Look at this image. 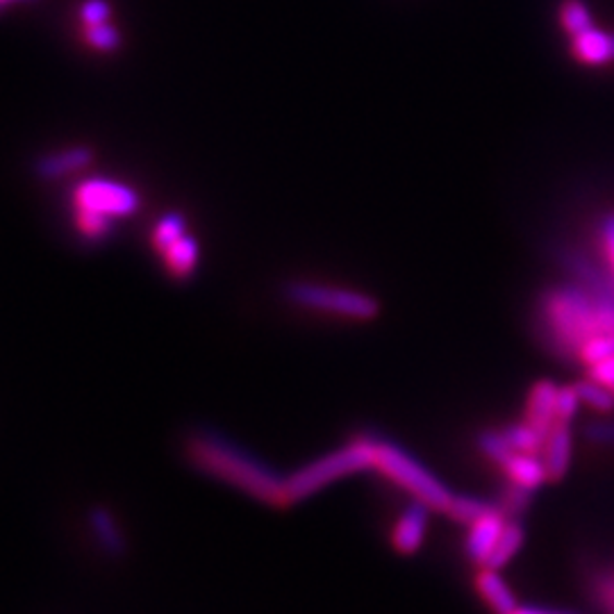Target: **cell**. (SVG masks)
Listing matches in <instances>:
<instances>
[{"label": "cell", "mask_w": 614, "mask_h": 614, "mask_svg": "<svg viewBox=\"0 0 614 614\" xmlns=\"http://www.w3.org/2000/svg\"><path fill=\"white\" fill-rule=\"evenodd\" d=\"M537 333L553 355L578 362L585 343L614 335V301L576 280L549 287L537 303Z\"/></svg>", "instance_id": "1"}, {"label": "cell", "mask_w": 614, "mask_h": 614, "mask_svg": "<svg viewBox=\"0 0 614 614\" xmlns=\"http://www.w3.org/2000/svg\"><path fill=\"white\" fill-rule=\"evenodd\" d=\"M187 455L193 466L224 480L260 503L287 508V476H280L272 466L260 462L249 451L233 444V441L214 430L193 433L187 439Z\"/></svg>", "instance_id": "2"}, {"label": "cell", "mask_w": 614, "mask_h": 614, "mask_svg": "<svg viewBox=\"0 0 614 614\" xmlns=\"http://www.w3.org/2000/svg\"><path fill=\"white\" fill-rule=\"evenodd\" d=\"M368 437L374 453V469L380 472L391 483H397L405 491H410L412 499L424 501L433 510L444 512L453 499V491L441 483L426 464H422L414 455L397 447L394 441Z\"/></svg>", "instance_id": "3"}, {"label": "cell", "mask_w": 614, "mask_h": 614, "mask_svg": "<svg viewBox=\"0 0 614 614\" xmlns=\"http://www.w3.org/2000/svg\"><path fill=\"white\" fill-rule=\"evenodd\" d=\"M366 469H374V453L372 444H368V437L364 435L351 441V444L316 458L314 462L301 466L299 472L287 476L289 505L305 501L308 497L316 494V491H322L339 478H347Z\"/></svg>", "instance_id": "4"}, {"label": "cell", "mask_w": 614, "mask_h": 614, "mask_svg": "<svg viewBox=\"0 0 614 614\" xmlns=\"http://www.w3.org/2000/svg\"><path fill=\"white\" fill-rule=\"evenodd\" d=\"M283 297L305 310L339 314L355 322H372L380 314V303L372 293L347 287H330L310 280H289L283 287Z\"/></svg>", "instance_id": "5"}, {"label": "cell", "mask_w": 614, "mask_h": 614, "mask_svg": "<svg viewBox=\"0 0 614 614\" xmlns=\"http://www.w3.org/2000/svg\"><path fill=\"white\" fill-rule=\"evenodd\" d=\"M71 205L73 210L98 212L110 218H126L139 212L141 196L137 189L123 183L108 178H89L73 189Z\"/></svg>", "instance_id": "6"}, {"label": "cell", "mask_w": 614, "mask_h": 614, "mask_svg": "<svg viewBox=\"0 0 614 614\" xmlns=\"http://www.w3.org/2000/svg\"><path fill=\"white\" fill-rule=\"evenodd\" d=\"M96 160V151L87 143H78V146H68V149L55 151L41 155L39 160H35L33 164V174L37 180L41 183H55L60 178H66L76 171H85L93 164Z\"/></svg>", "instance_id": "7"}, {"label": "cell", "mask_w": 614, "mask_h": 614, "mask_svg": "<svg viewBox=\"0 0 614 614\" xmlns=\"http://www.w3.org/2000/svg\"><path fill=\"white\" fill-rule=\"evenodd\" d=\"M430 505H426L424 501H412L403 512L399 522L394 524V530H391V544L401 553V555H412L419 551L426 542V532H428V514H430Z\"/></svg>", "instance_id": "8"}, {"label": "cell", "mask_w": 614, "mask_h": 614, "mask_svg": "<svg viewBox=\"0 0 614 614\" xmlns=\"http://www.w3.org/2000/svg\"><path fill=\"white\" fill-rule=\"evenodd\" d=\"M505 524H508V519H505V512L501 508L491 510L489 514H485V517L474 522L469 526V535H466V542H464L466 555H469L476 564H483V567H485L491 551H494V547L499 542V537H501Z\"/></svg>", "instance_id": "9"}, {"label": "cell", "mask_w": 614, "mask_h": 614, "mask_svg": "<svg viewBox=\"0 0 614 614\" xmlns=\"http://www.w3.org/2000/svg\"><path fill=\"white\" fill-rule=\"evenodd\" d=\"M572 55L585 66H605L614 62V33L597 26L572 37Z\"/></svg>", "instance_id": "10"}, {"label": "cell", "mask_w": 614, "mask_h": 614, "mask_svg": "<svg viewBox=\"0 0 614 614\" xmlns=\"http://www.w3.org/2000/svg\"><path fill=\"white\" fill-rule=\"evenodd\" d=\"M557 389L560 385L551 380H539L530 387V394L526 401V422L542 435H549V430L557 422V416H555Z\"/></svg>", "instance_id": "11"}, {"label": "cell", "mask_w": 614, "mask_h": 614, "mask_svg": "<svg viewBox=\"0 0 614 614\" xmlns=\"http://www.w3.org/2000/svg\"><path fill=\"white\" fill-rule=\"evenodd\" d=\"M501 469L510 483H517L528 489H539L549 480V472L544 458L539 453H526V451H512L501 464Z\"/></svg>", "instance_id": "12"}, {"label": "cell", "mask_w": 614, "mask_h": 614, "mask_svg": "<svg viewBox=\"0 0 614 614\" xmlns=\"http://www.w3.org/2000/svg\"><path fill=\"white\" fill-rule=\"evenodd\" d=\"M572 447L574 444H572V428H569V424L555 422L553 428L547 435L544 449H542V458H544V464H547L549 478L560 480V478H564V474L569 472Z\"/></svg>", "instance_id": "13"}, {"label": "cell", "mask_w": 614, "mask_h": 614, "mask_svg": "<svg viewBox=\"0 0 614 614\" xmlns=\"http://www.w3.org/2000/svg\"><path fill=\"white\" fill-rule=\"evenodd\" d=\"M160 258L171 278L187 280L196 272V266H199L201 246L189 233H185L176 241H171L164 251H160Z\"/></svg>", "instance_id": "14"}, {"label": "cell", "mask_w": 614, "mask_h": 614, "mask_svg": "<svg viewBox=\"0 0 614 614\" xmlns=\"http://www.w3.org/2000/svg\"><path fill=\"white\" fill-rule=\"evenodd\" d=\"M476 589L494 614H512L519 607L517 597H514L512 587L505 582L499 569L483 567L476 576Z\"/></svg>", "instance_id": "15"}, {"label": "cell", "mask_w": 614, "mask_h": 614, "mask_svg": "<svg viewBox=\"0 0 614 614\" xmlns=\"http://www.w3.org/2000/svg\"><path fill=\"white\" fill-rule=\"evenodd\" d=\"M524 539H526L524 526L519 522H508L485 567H491V569H499L501 572L505 564L522 551Z\"/></svg>", "instance_id": "16"}, {"label": "cell", "mask_w": 614, "mask_h": 614, "mask_svg": "<svg viewBox=\"0 0 614 614\" xmlns=\"http://www.w3.org/2000/svg\"><path fill=\"white\" fill-rule=\"evenodd\" d=\"M89 524H91L93 532L98 535V539H101V544H103L105 551H110L112 555L126 553V539H123V532L118 530V526L112 519L110 512L96 508L89 514Z\"/></svg>", "instance_id": "17"}, {"label": "cell", "mask_w": 614, "mask_h": 614, "mask_svg": "<svg viewBox=\"0 0 614 614\" xmlns=\"http://www.w3.org/2000/svg\"><path fill=\"white\" fill-rule=\"evenodd\" d=\"M499 505L494 503H489L485 499H478V497H469V494H460L451 499L449 508L444 510L449 517L458 524H466V526H472L474 522H478L480 517H485V514H489L491 510H497Z\"/></svg>", "instance_id": "18"}, {"label": "cell", "mask_w": 614, "mask_h": 614, "mask_svg": "<svg viewBox=\"0 0 614 614\" xmlns=\"http://www.w3.org/2000/svg\"><path fill=\"white\" fill-rule=\"evenodd\" d=\"M187 233V216L180 210L166 212L151 233V246L155 249V253L164 251L171 241H176L178 237H183Z\"/></svg>", "instance_id": "19"}, {"label": "cell", "mask_w": 614, "mask_h": 614, "mask_svg": "<svg viewBox=\"0 0 614 614\" xmlns=\"http://www.w3.org/2000/svg\"><path fill=\"white\" fill-rule=\"evenodd\" d=\"M557 16H560V26L569 37L594 26L592 12H589V8L582 3V0H562Z\"/></svg>", "instance_id": "20"}, {"label": "cell", "mask_w": 614, "mask_h": 614, "mask_svg": "<svg viewBox=\"0 0 614 614\" xmlns=\"http://www.w3.org/2000/svg\"><path fill=\"white\" fill-rule=\"evenodd\" d=\"M83 41L98 53H114L121 48L123 37L112 23H98V26H83Z\"/></svg>", "instance_id": "21"}, {"label": "cell", "mask_w": 614, "mask_h": 614, "mask_svg": "<svg viewBox=\"0 0 614 614\" xmlns=\"http://www.w3.org/2000/svg\"><path fill=\"white\" fill-rule=\"evenodd\" d=\"M73 221H76V230L89 241H101L110 237L114 228V218L87 210H73Z\"/></svg>", "instance_id": "22"}, {"label": "cell", "mask_w": 614, "mask_h": 614, "mask_svg": "<svg viewBox=\"0 0 614 614\" xmlns=\"http://www.w3.org/2000/svg\"><path fill=\"white\" fill-rule=\"evenodd\" d=\"M576 391L585 405L599 412H610L614 408V389L594 380L592 376H587L585 380L576 383Z\"/></svg>", "instance_id": "23"}, {"label": "cell", "mask_w": 614, "mask_h": 614, "mask_svg": "<svg viewBox=\"0 0 614 614\" xmlns=\"http://www.w3.org/2000/svg\"><path fill=\"white\" fill-rule=\"evenodd\" d=\"M503 435L508 437L510 447L514 451H526V453H542L544 441H547V435H542L537 428H532L526 419L522 424L508 426L503 430Z\"/></svg>", "instance_id": "24"}, {"label": "cell", "mask_w": 614, "mask_h": 614, "mask_svg": "<svg viewBox=\"0 0 614 614\" xmlns=\"http://www.w3.org/2000/svg\"><path fill=\"white\" fill-rule=\"evenodd\" d=\"M594 235H597L601 262L607 266V272L614 276V210H607L599 216Z\"/></svg>", "instance_id": "25"}, {"label": "cell", "mask_w": 614, "mask_h": 614, "mask_svg": "<svg viewBox=\"0 0 614 614\" xmlns=\"http://www.w3.org/2000/svg\"><path fill=\"white\" fill-rule=\"evenodd\" d=\"M478 449L483 451V455H487L491 462H497L501 464L514 449L510 447V441L508 437L497 430H485L478 435Z\"/></svg>", "instance_id": "26"}, {"label": "cell", "mask_w": 614, "mask_h": 614, "mask_svg": "<svg viewBox=\"0 0 614 614\" xmlns=\"http://www.w3.org/2000/svg\"><path fill=\"white\" fill-rule=\"evenodd\" d=\"M510 483V480H508ZM532 501V489L522 487L517 483H510L503 491H501V503L499 508L505 514H522Z\"/></svg>", "instance_id": "27"}, {"label": "cell", "mask_w": 614, "mask_h": 614, "mask_svg": "<svg viewBox=\"0 0 614 614\" xmlns=\"http://www.w3.org/2000/svg\"><path fill=\"white\" fill-rule=\"evenodd\" d=\"M582 405L576 385H564L557 389V405H555V416L557 422L564 424H572L574 416L578 414V408Z\"/></svg>", "instance_id": "28"}, {"label": "cell", "mask_w": 614, "mask_h": 614, "mask_svg": "<svg viewBox=\"0 0 614 614\" xmlns=\"http://www.w3.org/2000/svg\"><path fill=\"white\" fill-rule=\"evenodd\" d=\"M112 16V5L108 0H85L80 5V23L83 26H98L108 23Z\"/></svg>", "instance_id": "29"}, {"label": "cell", "mask_w": 614, "mask_h": 614, "mask_svg": "<svg viewBox=\"0 0 614 614\" xmlns=\"http://www.w3.org/2000/svg\"><path fill=\"white\" fill-rule=\"evenodd\" d=\"M594 594L607 614H614V567L605 569L594 580Z\"/></svg>", "instance_id": "30"}, {"label": "cell", "mask_w": 614, "mask_h": 614, "mask_svg": "<svg viewBox=\"0 0 614 614\" xmlns=\"http://www.w3.org/2000/svg\"><path fill=\"white\" fill-rule=\"evenodd\" d=\"M585 439L592 444H614V424L610 422H594L585 428Z\"/></svg>", "instance_id": "31"}, {"label": "cell", "mask_w": 614, "mask_h": 614, "mask_svg": "<svg viewBox=\"0 0 614 614\" xmlns=\"http://www.w3.org/2000/svg\"><path fill=\"white\" fill-rule=\"evenodd\" d=\"M587 374L592 376L594 380H599V383H603V385L614 389V358H607V360H603V362H599L594 366H589Z\"/></svg>", "instance_id": "32"}, {"label": "cell", "mask_w": 614, "mask_h": 614, "mask_svg": "<svg viewBox=\"0 0 614 614\" xmlns=\"http://www.w3.org/2000/svg\"><path fill=\"white\" fill-rule=\"evenodd\" d=\"M512 614H574V612H560V610H544V607H532V605H519Z\"/></svg>", "instance_id": "33"}, {"label": "cell", "mask_w": 614, "mask_h": 614, "mask_svg": "<svg viewBox=\"0 0 614 614\" xmlns=\"http://www.w3.org/2000/svg\"><path fill=\"white\" fill-rule=\"evenodd\" d=\"M16 3H37V0H0V12L10 8V5H16Z\"/></svg>", "instance_id": "34"}]
</instances>
